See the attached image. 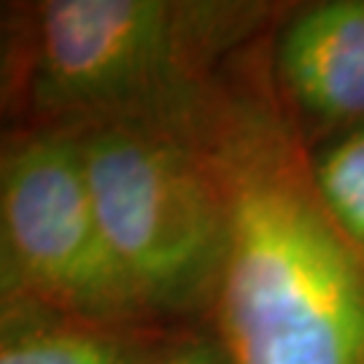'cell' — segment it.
<instances>
[{"label":"cell","mask_w":364,"mask_h":364,"mask_svg":"<svg viewBox=\"0 0 364 364\" xmlns=\"http://www.w3.org/2000/svg\"><path fill=\"white\" fill-rule=\"evenodd\" d=\"M267 38L173 108L227 213L208 326L232 364H364V251L316 197Z\"/></svg>","instance_id":"cell-1"},{"label":"cell","mask_w":364,"mask_h":364,"mask_svg":"<svg viewBox=\"0 0 364 364\" xmlns=\"http://www.w3.org/2000/svg\"><path fill=\"white\" fill-rule=\"evenodd\" d=\"M289 11L273 0H38L3 27L14 130L159 114L210 84Z\"/></svg>","instance_id":"cell-2"},{"label":"cell","mask_w":364,"mask_h":364,"mask_svg":"<svg viewBox=\"0 0 364 364\" xmlns=\"http://www.w3.org/2000/svg\"><path fill=\"white\" fill-rule=\"evenodd\" d=\"M76 130L108 246L165 326L208 324L227 254V213L176 111L100 119Z\"/></svg>","instance_id":"cell-3"},{"label":"cell","mask_w":364,"mask_h":364,"mask_svg":"<svg viewBox=\"0 0 364 364\" xmlns=\"http://www.w3.org/2000/svg\"><path fill=\"white\" fill-rule=\"evenodd\" d=\"M0 294L114 326H165L108 246L70 127L11 130L0 154Z\"/></svg>","instance_id":"cell-4"},{"label":"cell","mask_w":364,"mask_h":364,"mask_svg":"<svg viewBox=\"0 0 364 364\" xmlns=\"http://www.w3.org/2000/svg\"><path fill=\"white\" fill-rule=\"evenodd\" d=\"M267 54L275 92L305 146L364 122V0L291 3Z\"/></svg>","instance_id":"cell-5"},{"label":"cell","mask_w":364,"mask_h":364,"mask_svg":"<svg viewBox=\"0 0 364 364\" xmlns=\"http://www.w3.org/2000/svg\"><path fill=\"white\" fill-rule=\"evenodd\" d=\"M176 326H114L0 294V364H146Z\"/></svg>","instance_id":"cell-6"},{"label":"cell","mask_w":364,"mask_h":364,"mask_svg":"<svg viewBox=\"0 0 364 364\" xmlns=\"http://www.w3.org/2000/svg\"><path fill=\"white\" fill-rule=\"evenodd\" d=\"M308 173L329 219L364 251V122L308 146Z\"/></svg>","instance_id":"cell-7"},{"label":"cell","mask_w":364,"mask_h":364,"mask_svg":"<svg viewBox=\"0 0 364 364\" xmlns=\"http://www.w3.org/2000/svg\"><path fill=\"white\" fill-rule=\"evenodd\" d=\"M146 364H232L208 324L176 326Z\"/></svg>","instance_id":"cell-8"}]
</instances>
